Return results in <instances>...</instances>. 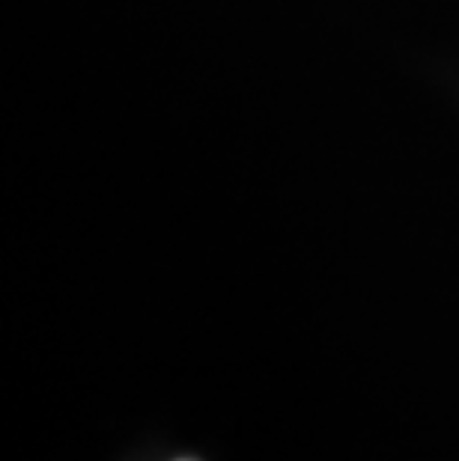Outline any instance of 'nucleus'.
<instances>
[]
</instances>
